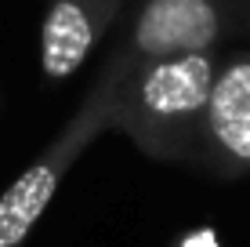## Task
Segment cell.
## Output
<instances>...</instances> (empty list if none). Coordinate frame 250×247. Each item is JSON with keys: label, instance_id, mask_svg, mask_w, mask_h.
Returning a JSON list of instances; mask_svg holds the SVG:
<instances>
[{"label": "cell", "instance_id": "obj_3", "mask_svg": "<svg viewBox=\"0 0 250 247\" xmlns=\"http://www.w3.org/2000/svg\"><path fill=\"white\" fill-rule=\"evenodd\" d=\"M229 25L232 0H145L113 58L124 66H142L218 51Z\"/></svg>", "mask_w": 250, "mask_h": 247}, {"label": "cell", "instance_id": "obj_1", "mask_svg": "<svg viewBox=\"0 0 250 247\" xmlns=\"http://www.w3.org/2000/svg\"><path fill=\"white\" fill-rule=\"evenodd\" d=\"M113 62H120V58H113ZM218 66H221L218 51H200V55L142 62V66L120 62L109 127L124 131L152 160H196L203 113Z\"/></svg>", "mask_w": 250, "mask_h": 247}, {"label": "cell", "instance_id": "obj_2", "mask_svg": "<svg viewBox=\"0 0 250 247\" xmlns=\"http://www.w3.org/2000/svg\"><path fill=\"white\" fill-rule=\"evenodd\" d=\"M116 80H120V62L109 58L105 69L94 80V88L87 91L83 106L73 113V120H69L62 131H58V138L4 189V197H0V247H22V240L33 233V225H37L40 215L47 211V203L55 200L65 171L83 157V149H87L102 131H113V127H109V109H113Z\"/></svg>", "mask_w": 250, "mask_h": 247}, {"label": "cell", "instance_id": "obj_5", "mask_svg": "<svg viewBox=\"0 0 250 247\" xmlns=\"http://www.w3.org/2000/svg\"><path fill=\"white\" fill-rule=\"evenodd\" d=\"M127 0H51L40 25V66L44 76L62 80L76 73L91 47L105 37Z\"/></svg>", "mask_w": 250, "mask_h": 247}, {"label": "cell", "instance_id": "obj_4", "mask_svg": "<svg viewBox=\"0 0 250 247\" xmlns=\"http://www.w3.org/2000/svg\"><path fill=\"white\" fill-rule=\"evenodd\" d=\"M196 160L221 178L250 175V51L221 58L207 98Z\"/></svg>", "mask_w": 250, "mask_h": 247}, {"label": "cell", "instance_id": "obj_7", "mask_svg": "<svg viewBox=\"0 0 250 247\" xmlns=\"http://www.w3.org/2000/svg\"><path fill=\"white\" fill-rule=\"evenodd\" d=\"M247 19H250V0H247Z\"/></svg>", "mask_w": 250, "mask_h": 247}, {"label": "cell", "instance_id": "obj_6", "mask_svg": "<svg viewBox=\"0 0 250 247\" xmlns=\"http://www.w3.org/2000/svg\"><path fill=\"white\" fill-rule=\"evenodd\" d=\"M170 247H221V240H218V233H214L210 225H203V229H188V233H182Z\"/></svg>", "mask_w": 250, "mask_h": 247}]
</instances>
